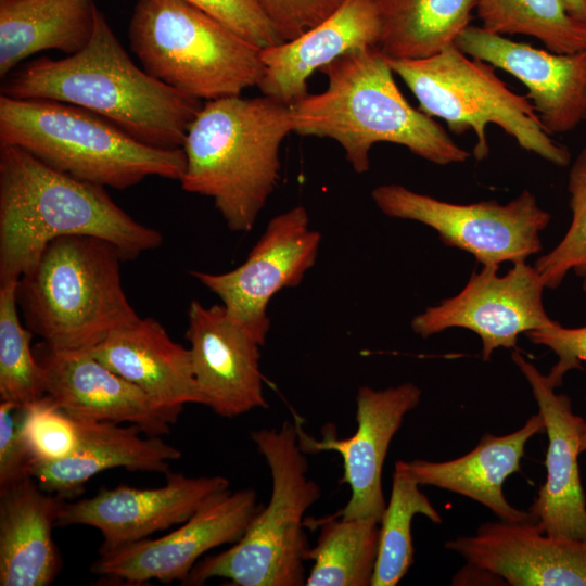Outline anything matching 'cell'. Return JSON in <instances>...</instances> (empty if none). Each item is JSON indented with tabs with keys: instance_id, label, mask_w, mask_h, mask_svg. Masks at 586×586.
<instances>
[{
	"instance_id": "1",
	"label": "cell",
	"mask_w": 586,
	"mask_h": 586,
	"mask_svg": "<svg viewBox=\"0 0 586 586\" xmlns=\"http://www.w3.org/2000/svg\"><path fill=\"white\" fill-rule=\"evenodd\" d=\"M1 94L74 104L112 122L136 140L179 149L203 102L138 67L98 8L93 34L79 52L37 58L3 78Z\"/></svg>"
},
{
	"instance_id": "2",
	"label": "cell",
	"mask_w": 586,
	"mask_h": 586,
	"mask_svg": "<svg viewBox=\"0 0 586 586\" xmlns=\"http://www.w3.org/2000/svg\"><path fill=\"white\" fill-rule=\"evenodd\" d=\"M67 235L103 239L124 262L163 243L160 231L133 219L104 187L0 145V283L18 280L49 242Z\"/></svg>"
},
{
	"instance_id": "3",
	"label": "cell",
	"mask_w": 586,
	"mask_h": 586,
	"mask_svg": "<svg viewBox=\"0 0 586 586\" xmlns=\"http://www.w3.org/2000/svg\"><path fill=\"white\" fill-rule=\"evenodd\" d=\"M320 72L327 88L290 105L293 132L336 141L357 174L369 170L370 150L381 142L403 145L436 165L470 157L433 117L408 103L377 47L349 50Z\"/></svg>"
},
{
	"instance_id": "4",
	"label": "cell",
	"mask_w": 586,
	"mask_h": 586,
	"mask_svg": "<svg viewBox=\"0 0 586 586\" xmlns=\"http://www.w3.org/2000/svg\"><path fill=\"white\" fill-rule=\"evenodd\" d=\"M291 106L263 95L205 101L189 126L181 188L211 198L227 227L249 232L280 179Z\"/></svg>"
},
{
	"instance_id": "5",
	"label": "cell",
	"mask_w": 586,
	"mask_h": 586,
	"mask_svg": "<svg viewBox=\"0 0 586 586\" xmlns=\"http://www.w3.org/2000/svg\"><path fill=\"white\" fill-rule=\"evenodd\" d=\"M118 250L89 235L47 244L17 282L26 328L60 351H90L137 319L122 285Z\"/></svg>"
},
{
	"instance_id": "6",
	"label": "cell",
	"mask_w": 586,
	"mask_h": 586,
	"mask_svg": "<svg viewBox=\"0 0 586 586\" xmlns=\"http://www.w3.org/2000/svg\"><path fill=\"white\" fill-rule=\"evenodd\" d=\"M0 145L24 149L82 181L124 190L150 176L180 181L182 148L146 145L84 107L47 99L0 95Z\"/></svg>"
},
{
	"instance_id": "7",
	"label": "cell",
	"mask_w": 586,
	"mask_h": 586,
	"mask_svg": "<svg viewBox=\"0 0 586 586\" xmlns=\"http://www.w3.org/2000/svg\"><path fill=\"white\" fill-rule=\"evenodd\" d=\"M257 451L271 474V495L243 536L224 551L200 560L184 586L214 577L238 586H301L306 582L305 512L320 498V486L307 476L308 463L298 444L297 422L252 432Z\"/></svg>"
},
{
	"instance_id": "8",
	"label": "cell",
	"mask_w": 586,
	"mask_h": 586,
	"mask_svg": "<svg viewBox=\"0 0 586 586\" xmlns=\"http://www.w3.org/2000/svg\"><path fill=\"white\" fill-rule=\"evenodd\" d=\"M128 37L149 75L201 101L241 95L264 76L259 48L184 0H138Z\"/></svg>"
},
{
	"instance_id": "9",
	"label": "cell",
	"mask_w": 586,
	"mask_h": 586,
	"mask_svg": "<svg viewBox=\"0 0 586 586\" xmlns=\"http://www.w3.org/2000/svg\"><path fill=\"white\" fill-rule=\"evenodd\" d=\"M386 60L417 98L420 111L445 120L454 135L473 130L476 161L488 156L486 128L495 124L523 150L559 167L570 164L568 148L550 137L526 95L509 89L493 65L455 44L424 59Z\"/></svg>"
},
{
	"instance_id": "10",
	"label": "cell",
	"mask_w": 586,
	"mask_h": 586,
	"mask_svg": "<svg viewBox=\"0 0 586 586\" xmlns=\"http://www.w3.org/2000/svg\"><path fill=\"white\" fill-rule=\"evenodd\" d=\"M371 198L384 215L429 226L446 246L472 254L483 266L526 262L540 252V232L550 221L528 190L506 204H456L391 183L374 188Z\"/></svg>"
},
{
	"instance_id": "11",
	"label": "cell",
	"mask_w": 586,
	"mask_h": 586,
	"mask_svg": "<svg viewBox=\"0 0 586 586\" xmlns=\"http://www.w3.org/2000/svg\"><path fill=\"white\" fill-rule=\"evenodd\" d=\"M320 242V233L309 226L306 208L297 205L269 220L237 268L191 275L216 294L228 316L263 346L270 329L267 309L271 297L302 282L316 263Z\"/></svg>"
},
{
	"instance_id": "12",
	"label": "cell",
	"mask_w": 586,
	"mask_h": 586,
	"mask_svg": "<svg viewBox=\"0 0 586 586\" xmlns=\"http://www.w3.org/2000/svg\"><path fill=\"white\" fill-rule=\"evenodd\" d=\"M512 265L504 276L497 265L473 271L458 294L415 316L412 331L429 337L450 328L471 330L480 336L482 358L488 361L495 349L514 348L521 333L551 324L536 268L526 262Z\"/></svg>"
},
{
	"instance_id": "13",
	"label": "cell",
	"mask_w": 586,
	"mask_h": 586,
	"mask_svg": "<svg viewBox=\"0 0 586 586\" xmlns=\"http://www.w3.org/2000/svg\"><path fill=\"white\" fill-rule=\"evenodd\" d=\"M260 506L253 488L228 491L160 538L148 537L100 553L90 570L95 575L132 585L152 579L181 584L205 552L237 543Z\"/></svg>"
},
{
	"instance_id": "14",
	"label": "cell",
	"mask_w": 586,
	"mask_h": 586,
	"mask_svg": "<svg viewBox=\"0 0 586 586\" xmlns=\"http://www.w3.org/2000/svg\"><path fill=\"white\" fill-rule=\"evenodd\" d=\"M228 491L230 482L225 476H187L169 471L161 487H102L92 497L64 500L56 526L97 528L103 538L99 553H105L184 523Z\"/></svg>"
},
{
	"instance_id": "15",
	"label": "cell",
	"mask_w": 586,
	"mask_h": 586,
	"mask_svg": "<svg viewBox=\"0 0 586 586\" xmlns=\"http://www.w3.org/2000/svg\"><path fill=\"white\" fill-rule=\"evenodd\" d=\"M422 391L412 382L375 390L359 387L356 396V432L345 438L323 433L320 441L307 435L297 423L298 444L304 453L336 451L343 460L341 483L351 497L336 512L345 518H374L381 521L386 508L382 471L390 444L405 416L420 403Z\"/></svg>"
},
{
	"instance_id": "16",
	"label": "cell",
	"mask_w": 586,
	"mask_h": 586,
	"mask_svg": "<svg viewBox=\"0 0 586 586\" xmlns=\"http://www.w3.org/2000/svg\"><path fill=\"white\" fill-rule=\"evenodd\" d=\"M455 46L519 79L549 135L572 131L586 120V49L555 53L475 25H469Z\"/></svg>"
},
{
	"instance_id": "17",
	"label": "cell",
	"mask_w": 586,
	"mask_h": 586,
	"mask_svg": "<svg viewBox=\"0 0 586 586\" xmlns=\"http://www.w3.org/2000/svg\"><path fill=\"white\" fill-rule=\"evenodd\" d=\"M35 354L46 392L75 419L130 423L146 436L170 432L181 412L168 409L94 358L89 351H60L40 343Z\"/></svg>"
},
{
	"instance_id": "18",
	"label": "cell",
	"mask_w": 586,
	"mask_h": 586,
	"mask_svg": "<svg viewBox=\"0 0 586 586\" xmlns=\"http://www.w3.org/2000/svg\"><path fill=\"white\" fill-rule=\"evenodd\" d=\"M186 339L203 405L222 418L267 407L260 370L262 347L233 321L224 305L188 308Z\"/></svg>"
},
{
	"instance_id": "19",
	"label": "cell",
	"mask_w": 586,
	"mask_h": 586,
	"mask_svg": "<svg viewBox=\"0 0 586 586\" xmlns=\"http://www.w3.org/2000/svg\"><path fill=\"white\" fill-rule=\"evenodd\" d=\"M511 358L532 388L548 437L546 479L528 511L543 533L586 540V497L578 468L585 420L573 411L570 397L556 393L520 352L513 351Z\"/></svg>"
},
{
	"instance_id": "20",
	"label": "cell",
	"mask_w": 586,
	"mask_h": 586,
	"mask_svg": "<svg viewBox=\"0 0 586 586\" xmlns=\"http://www.w3.org/2000/svg\"><path fill=\"white\" fill-rule=\"evenodd\" d=\"M445 548L506 585L586 586V540L545 534L536 522H485Z\"/></svg>"
},
{
	"instance_id": "21",
	"label": "cell",
	"mask_w": 586,
	"mask_h": 586,
	"mask_svg": "<svg viewBox=\"0 0 586 586\" xmlns=\"http://www.w3.org/2000/svg\"><path fill=\"white\" fill-rule=\"evenodd\" d=\"M381 22L375 0H343L322 22L301 36L260 49L263 95L292 105L308 93L307 80L355 48L378 46Z\"/></svg>"
},
{
	"instance_id": "22",
	"label": "cell",
	"mask_w": 586,
	"mask_h": 586,
	"mask_svg": "<svg viewBox=\"0 0 586 586\" xmlns=\"http://www.w3.org/2000/svg\"><path fill=\"white\" fill-rule=\"evenodd\" d=\"M75 419V418H74ZM78 442L67 457L51 461H33L28 474L39 486L64 499L84 492L85 484L95 474L115 468L128 471L169 472V462L181 451L161 436L141 437L135 424L75 419Z\"/></svg>"
},
{
	"instance_id": "23",
	"label": "cell",
	"mask_w": 586,
	"mask_h": 586,
	"mask_svg": "<svg viewBox=\"0 0 586 586\" xmlns=\"http://www.w3.org/2000/svg\"><path fill=\"white\" fill-rule=\"evenodd\" d=\"M542 433H545V421L538 412L507 435L485 433L472 450L456 459L398 461L419 485L435 486L471 498L488 508L500 521L535 522L528 510L509 504L502 487L509 475L521 471L526 443Z\"/></svg>"
},
{
	"instance_id": "24",
	"label": "cell",
	"mask_w": 586,
	"mask_h": 586,
	"mask_svg": "<svg viewBox=\"0 0 586 586\" xmlns=\"http://www.w3.org/2000/svg\"><path fill=\"white\" fill-rule=\"evenodd\" d=\"M89 352L168 409L181 412L187 404L203 405L189 348L173 341L154 318L140 317Z\"/></svg>"
},
{
	"instance_id": "25",
	"label": "cell",
	"mask_w": 586,
	"mask_h": 586,
	"mask_svg": "<svg viewBox=\"0 0 586 586\" xmlns=\"http://www.w3.org/2000/svg\"><path fill=\"white\" fill-rule=\"evenodd\" d=\"M65 499L25 476L0 487V586H49L62 560L52 528Z\"/></svg>"
},
{
	"instance_id": "26",
	"label": "cell",
	"mask_w": 586,
	"mask_h": 586,
	"mask_svg": "<svg viewBox=\"0 0 586 586\" xmlns=\"http://www.w3.org/2000/svg\"><path fill=\"white\" fill-rule=\"evenodd\" d=\"M94 0H0V77L38 52L82 50L91 39Z\"/></svg>"
},
{
	"instance_id": "27",
	"label": "cell",
	"mask_w": 586,
	"mask_h": 586,
	"mask_svg": "<svg viewBox=\"0 0 586 586\" xmlns=\"http://www.w3.org/2000/svg\"><path fill=\"white\" fill-rule=\"evenodd\" d=\"M377 48L388 59H424L454 46L470 25L477 0H375Z\"/></svg>"
},
{
	"instance_id": "28",
	"label": "cell",
	"mask_w": 586,
	"mask_h": 586,
	"mask_svg": "<svg viewBox=\"0 0 586 586\" xmlns=\"http://www.w3.org/2000/svg\"><path fill=\"white\" fill-rule=\"evenodd\" d=\"M305 523L320 528L316 545L306 552V560L314 564L305 585L371 586L379 550V520L334 513Z\"/></svg>"
},
{
	"instance_id": "29",
	"label": "cell",
	"mask_w": 586,
	"mask_h": 586,
	"mask_svg": "<svg viewBox=\"0 0 586 586\" xmlns=\"http://www.w3.org/2000/svg\"><path fill=\"white\" fill-rule=\"evenodd\" d=\"M475 11L489 33L532 36L555 53L586 49V23L569 12L564 0H477Z\"/></svg>"
},
{
	"instance_id": "30",
	"label": "cell",
	"mask_w": 586,
	"mask_h": 586,
	"mask_svg": "<svg viewBox=\"0 0 586 586\" xmlns=\"http://www.w3.org/2000/svg\"><path fill=\"white\" fill-rule=\"evenodd\" d=\"M419 484L395 462L390 501L380 521V540L371 586H395L415 560L411 522L423 514L435 524L443 519Z\"/></svg>"
},
{
	"instance_id": "31",
	"label": "cell",
	"mask_w": 586,
	"mask_h": 586,
	"mask_svg": "<svg viewBox=\"0 0 586 586\" xmlns=\"http://www.w3.org/2000/svg\"><path fill=\"white\" fill-rule=\"evenodd\" d=\"M17 282L0 283V400L20 407L47 394L44 375L18 316Z\"/></svg>"
},
{
	"instance_id": "32",
	"label": "cell",
	"mask_w": 586,
	"mask_h": 586,
	"mask_svg": "<svg viewBox=\"0 0 586 586\" xmlns=\"http://www.w3.org/2000/svg\"><path fill=\"white\" fill-rule=\"evenodd\" d=\"M568 191L572 220L561 241L534 264L545 288L557 289L566 275L586 270V148L572 163Z\"/></svg>"
},
{
	"instance_id": "33",
	"label": "cell",
	"mask_w": 586,
	"mask_h": 586,
	"mask_svg": "<svg viewBox=\"0 0 586 586\" xmlns=\"http://www.w3.org/2000/svg\"><path fill=\"white\" fill-rule=\"evenodd\" d=\"M20 431L30 462H51L69 456L78 442L74 418L46 394L21 408Z\"/></svg>"
},
{
	"instance_id": "34",
	"label": "cell",
	"mask_w": 586,
	"mask_h": 586,
	"mask_svg": "<svg viewBox=\"0 0 586 586\" xmlns=\"http://www.w3.org/2000/svg\"><path fill=\"white\" fill-rule=\"evenodd\" d=\"M259 49L283 42L260 0H184Z\"/></svg>"
},
{
	"instance_id": "35",
	"label": "cell",
	"mask_w": 586,
	"mask_h": 586,
	"mask_svg": "<svg viewBox=\"0 0 586 586\" xmlns=\"http://www.w3.org/2000/svg\"><path fill=\"white\" fill-rule=\"evenodd\" d=\"M526 337L534 344L549 347L558 362L546 375L548 383L557 388L562 385L564 375L573 369H582L586 361V326L564 328L557 321L538 330L528 331Z\"/></svg>"
},
{
	"instance_id": "36",
	"label": "cell",
	"mask_w": 586,
	"mask_h": 586,
	"mask_svg": "<svg viewBox=\"0 0 586 586\" xmlns=\"http://www.w3.org/2000/svg\"><path fill=\"white\" fill-rule=\"evenodd\" d=\"M20 408L0 400V487L29 475L30 458L21 436Z\"/></svg>"
},
{
	"instance_id": "37",
	"label": "cell",
	"mask_w": 586,
	"mask_h": 586,
	"mask_svg": "<svg viewBox=\"0 0 586 586\" xmlns=\"http://www.w3.org/2000/svg\"><path fill=\"white\" fill-rule=\"evenodd\" d=\"M494 581L504 582L498 576L467 563L454 577L453 585H471V584H496Z\"/></svg>"
},
{
	"instance_id": "38",
	"label": "cell",
	"mask_w": 586,
	"mask_h": 586,
	"mask_svg": "<svg viewBox=\"0 0 586 586\" xmlns=\"http://www.w3.org/2000/svg\"><path fill=\"white\" fill-rule=\"evenodd\" d=\"M569 12L586 23V0H564Z\"/></svg>"
},
{
	"instance_id": "39",
	"label": "cell",
	"mask_w": 586,
	"mask_h": 586,
	"mask_svg": "<svg viewBox=\"0 0 586 586\" xmlns=\"http://www.w3.org/2000/svg\"><path fill=\"white\" fill-rule=\"evenodd\" d=\"M585 402H586V398H585ZM579 450H581V454L586 451V421H585V425H584V430L582 434Z\"/></svg>"
},
{
	"instance_id": "40",
	"label": "cell",
	"mask_w": 586,
	"mask_h": 586,
	"mask_svg": "<svg viewBox=\"0 0 586 586\" xmlns=\"http://www.w3.org/2000/svg\"><path fill=\"white\" fill-rule=\"evenodd\" d=\"M578 276L583 277V290L586 292V270H584Z\"/></svg>"
}]
</instances>
